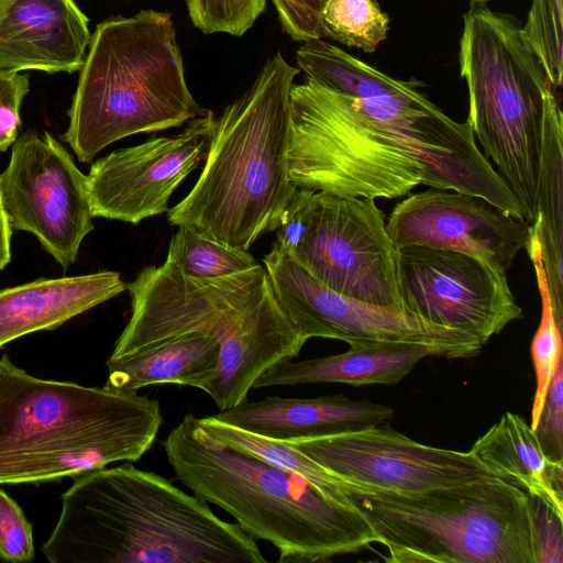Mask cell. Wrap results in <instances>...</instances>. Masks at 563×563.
Returning a JSON list of instances; mask_svg holds the SVG:
<instances>
[{"mask_svg": "<svg viewBox=\"0 0 563 563\" xmlns=\"http://www.w3.org/2000/svg\"><path fill=\"white\" fill-rule=\"evenodd\" d=\"M351 499L387 563H536L529 494L499 478Z\"/></svg>", "mask_w": 563, "mask_h": 563, "instance_id": "cell-8", "label": "cell"}, {"mask_svg": "<svg viewBox=\"0 0 563 563\" xmlns=\"http://www.w3.org/2000/svg\"><path fill=\"white\" fill-rule=\"evenodd\" d=\"M521 33L552 86L563 81V0H532Z\"/></svg>", "mask_w": 563, "mask_h": 563, "instance_id": "cell-29", "label": "cell"}, {"mask_svg": "<svg viewBox=\"0 0 563 563\" xmlns=\"http://www.w3.org/2000/svg\"><path fill=\"white\" fill-rule=\"evenodd\" d=\"M402 308L466 332L484 346L523 312L506 272L478 257L445 249L404 246L396 252Z\"/></svg>", "mask_w": 563, "mask_h": 563, "instance_id": "cell-13", "label": "cell"}, {"mask_svg": "<svg viewBox=\"0 0 563 563\" xmlns=\"http://www.w3.org/2000/svg\"><path fill=\"white\" fill-rule=\"evenodd\" d=\"M470 452L494 476L544 499L563 516V463L543 453L521 416L505 412Z\"/></svg>", "mask_w": 563, "mask_h": 563, "instance_id": "cell-21", "label": "cell"}, {"mask_svg": "<svg viewBox=\"0 0 563 563\" xmlns=\"http://www.w3.org/2000/svg\"><path fill=\"white\" fill-rule=\"evenodd\" d=\"M374 200L297 187L272 229L274 244L335 292L375 306L402 308L397 249Z\"/></svg>", "mask_w": 563, "mask_h": 563, "instance_id": "cell-10", "label": "cell"}, {"mask_svg": "<svg viewBox=\"0 0 563 563\" xmlns=\"http://www.w3.org/2000/svg\"><path fill=\"white\" fill-rule=\"evenodd\" d=\"M263 263L279 305L307 340L423 343L449 360L473 357L483 349L466 332L430 322L402 308L366 303L322 286L275 244Z\"/></svg>", "mask_w": 563, "mask_h": 563, "instance_id": "cell-11", "label": "cell"}, {"mask_svg": "<svg viewBox=\"0 0 563 563\" xmlns=\"http://www.w3.org/2000/svg\"><path fill=\"white\" fill-rule=\"evenodd\" d=\"M11 234L12 228L9 223L0 195V271L11 261Z\"/></svg>", "mask_w": 563, "mask_h": 563, "instance_id": "cell-36", "label": "cell"}, {"mask_svg": "<svg viewBox=\"0 0 563 563\" xmlns=\"http://www.w3.org/2000/svg\"><path fill=\"white\" fill-rule=\"evenodd\" d=\"M29 89L26 75L0 71V152H5L19 137L20 108Z\"/></svg>", "mask_w": 563, "mask_h": 563, "instance_id": "cell-34", "label": "cell"}, {"mask_svg": "<svg viewBox=\"0 0 563 563\" xmlns=\"http://www.w3.org/2000/svg\"><path fill=\"white\" fill-rule=\"evenodd\" d=\"M286 443L357 487L356 492L412 495L496 477L470 451L419 443L388 423Z\"/></svg>", "mask_w": 563, "mask_h": 563, "instance_id": "cell-14", "label": "cell"}, {"mask_svg": "<svg viewBox=\"0 0 563 563\" xmlns=\"http://www.w3.org/2000/svg\"><path fill=\"white\" fill-rule=\"evenodd\" d=\"M162 445L176 478L252 539L273 544L278 562H327L375 542L356 508L328 501L298 475L220 441L191 412Z\"/></svg>", "mask_w": 563, "mask_h": 563, "instance_id": "cell-5", "label": "cell"}, {"mask_svg": "<svg viewBox=\"0 0 563 563\" xmlns=\"http://www.w3.org/2000/svg\"><path fill=\"white\" fill-rule=\"evenodd\" d=\"M299 71L277 52L242 97L216 117L203 169L168 210L170 224L244 251L272 232L297 189L287 154L289 92Z\"/></svg>", "mask_w": 563, "mask_h": 563, "instance_id": "cell-6", "label": "cell"}, {"mask_svg": "<svg viewBox=\"0 0 563 563\" xmlns=\"http://www.w3.org/2000/svg\"><path fill=\"white\" fill-rule=\"evenodd\" d=\"M88 24L74 0H0V71L79 70Z\"/></svg>", "mask_w": 563, "mask_h": 563, "instance_id": "cell-17", "label": "cell"}, {"mask_svg": "<svg viewBox=\"0 0 563 563\" xmlns=\"http://www.w3.org/2000/svg\"><path fill=\"white\" fill-rule=\"evenodd\" d=\"M526 251L533 264L541 297V320L531 342V358L536 373V391L531 408L530 427L538 422L545 395L558 364L562 360V329L555 317L543 269L541 250L536 234L529 233Z\"/></svg>", "mask_w": 563, "mask_h": 563, "instance_id": "cell-27", "label": "cell"}, {"mask_svg": "<svg viewBox=\"0 0 563 563\" xmlns=\"http://www.w3.org/2000/svg\"><path fill=\"white\" fill-rule=\"evenodd\" d=\"M529 498L532 511L536 563H562L563 516H560L544 499L533 495H529Z\"/></svg>", "mask_w": 563, "mask_h": 563, "instance_id": "cell-33", "label": "cell"}, {"mask_svg": "<svg viewBox=\"0 0 563 563\" xmlns=\"http://www.w3.org/2000/svg\"><path fill=\"white\" fill-rule=\"evenodd\" d=\"M199 422L207 432L220 441L298 475L328 501L355 508L351 495L360 489L297 448L238 429L212 416L199 418Z\"/></svg>", "mask_w": 563, "mask_h": 563, "instance_id": "cell-25", "label": "cell"}, {"mask_svg": "<svg viewBox=\"0 0 563 563\" xmlns=\"http://www.w3.org/2000/svg\"><path fill=\"white\" fill-rule=\"evenodd\" d=\"M34 555L32 525L19 504L0 488V560L31 562Z\"/></svg>", "mask_w": 563, "mask_h": 563, "instance_id": "cell-31", "label": "cell"}, {"mask_svg": "<svg viewBox=\"0 0 563 563\" xmlns=\"http://www.w3.org/2000/svg\"><path fill=\"white\" fill-rule=\"evenodd\" d=\"M346 352L271 366L253 383L252 389L341 383L355 387L395 385L402 380L424 357L439 356L423 343L401 341H355Z\"/></svg>", "mask_w": 563, "mask_h": 563, "instance_id": "cell-19", "label": "cell"}, {"mask_svg": "<svg viewBox=\"0 0 563 563\" xmlns=\"http://www.w3.org/2000/svg\"><path fill=\"white\" fill-rule=\"evenodd\" d=\"M0 195L12 229L35 235L63 267L75 263L93 230L88 179L52 134L29 131L16 139Z\"/></svg>", "mask_w": 563, "mask_h": 563, "instance_id": "cell-12", "label": "cell"}, {"mask_svg": "<svg viewBox=\"0 0 563 563\" xmlns=\"http://www.w3.org/2000/svg\"><path fill=\"white\" fill-rule=\"evenodd\" d=\"M459 63L474 137L531 223L542 126L558 100L555 88L523 38L520 22L486 5H471L463 14Z\"/></svg>", "mask_w": 563, "mask_h": 563, "instance_id": "cell-9", "label": "cell"}, {"mask_svg": "<svg viewBox=\"0 0 563 563\" xmlns=\"http://www.w3.org/2000/svg\"><path fill=\"white\" fill-rule=\"evenodd\" d=\"M51 563H264L256 541L169 479L124 464L76 476L42 545Z\"/></svg>", "mask_w": 563, "mask_h": 563, "instance_id": "cell-2", "label": "cell"}, {"mask_svg": "<svg viewBox=\"0 0 563 563\" xmlns=\"http://www.w3.org/2000/svg\"><path fill=\"white\" fill-rule=\"evenodd\" d=\"M214 121L207 110L175 136L115 150L92 163L87 175L92 217L139 224L167 212L175 189L206 158Z\"/></svg>", "mask_w": 563, "mask_h": 563, "instance_id": "cell-15", "label": "cell"}, {"mask_svg": "<svg viewBox=\"0 0 563 563\" xmlns=\"http://www.w3.org/2000/svg\"><path fill=\"white\" fill-rule=\"evenodd\" d=\"M396 249L428 246L462 252L507 272L526 247L529 222L484 199L431 188L398 202L386 223Z\"/></svg>", "mask_w": 563, "mask_h": 563, "instance_id": "cell-16", "label": "cell"}, {"mask_svg": "<svg viewBox=\"0 0 563 563\" xmlns=\"http://www.w3.org/2000/svg\"><path fill=\"white\" fill-rule=\"evenodd\" d=\"M126 289L112 271L40 278L0 290V347L41 330H53L69 319Z\"/></svg>", "mask_w": 563, "mask_h": 563, "instance_id": "cell-20", "label": "cell"}, {"mask_svg": "<svg viewBox=\"0 0 563 563\" xmlns=\"http://www.w3.org/2000/svg\"><path fill=\"white\" fill-rule=\"evenodd\" d=\"M489 0H468L471 5H485Z\"/></svg>", "mask_w": 563, "mask_h": 563, "instance_id": "cell-37", "label": "cell"}, {"mask_svg": "<svg viewBox=\"0 0 563 563\" xmlns=\"http://www.w3.org/2000/svg\"><path fill=\"white\" fill-rule=\"evenodd\" d=\"M325 2V1H324Z\"/></svg>", "mask_w": 563, "mask_h": 563, "instance_id": "cell-38", "label": "cell"}, {"mask_svg": "<svg viewBox=\"0 0 563 563\" xmlns=\"http://www.w3.org/2000/svg\"><path fill=\"white\" fill-rule=\"evenodd\" d=\"M529 232L537 235L554 317L563 327V117L552 102L542 126L536 183V212Z\"/></svg>", "mask_w": 563, "mask_h": 563, "instance_id": "cell-23", "label": "cell"}, {"mask_svg": "<svg viewBox=\"0 0 563 563\" xmlns=\"http://www.w3.org/2000/svg\"><path fill=\"white\" fill-rule=\"evenodd\" d=\"M320 25L322 35L373 53L387 36L389 18L375 0H325Z\"/></svg>", "mask_w": 563, "mask_h": 563, "instance_id": "cell-28", "label": "cell"}, {"mask_svg": "<svg viewBox=\"0 0 563 563\" xmlns=\"http://www.w3.org/2000/svg\"><path fill=\"white\" fill-rule=\"evenodd\" d=\"M192 24L205 34L244 35L264 12L266 0H185Z\"/></svg>", "mask_w": 563, "mask_h": 563, "instance_id": "cell-30", "label": "cell"}, {"mask_svg": "<svg viewBox=\"0 0 563 563\" xmlns=\"http://www.w3.org/2000/svg\"><path fill=\"white\" fill-rule=\"evenodd\" d=\"M126 289L131 317L110 357L188 333L212 336L220 344V361L205 393L219 410L247 399L260 375L297 357L308 341L279 305L261 264L218 278H194L165 261L145 266Z\"/></svg>", "mask_w": 563, "mask_h": 563, "instance_id": "cell-3", "label": "cell"}, {"mask_svg": "<svg viewBox=\"0 0 563 563\" xmlns=\"http://www.w3.org/2000/svg\"><path fill=\"white\" fill-rule=\"evenodd\" d=\"M288 175L298 188L393 199L418 185L484 199L525 219L516 196L457 122L423 93L352 98L292 84Z\"/></svg>", "mask_w": 563, "mask_h": 563, "instance_id": "cell-1", "label": "cell"}, {"mask_svg": "<svg viewBox=\"0 0 563 563\" xmlns=\"http://www.w3.org/2000/svg\"><path fill=\"white\" fill-rule=\"evenodd\" d=\"M393 409L343 394L314 398L267 396L220 410L212 417L238 429L280 442L357 431L388 423Z\"/></svg>", "mask_w": 563, "mask_h": 563, "instance_id": "cell-18", "label": "cell"}, {"mask_svg": "<svg viewBox=\"0 0 563 563\" xmlns=\"http://www.w3.org/2000/svg\"><path fill=\"white\" fill-rule=\"evenodd\" d=\"M283 30L306 42L322 36L320 15L325 0H272Z\"/></svg>", "mask_w": 563, "mask_h": 563, "instance_id": "cell-35", "label": "cell"}, {"mask_svg": "<svg viewBox=\"0 0 563 563\" xmlns=\"http://www.w3.org/2000/svg\"><path fill=\"white\" fill-rule=\"evenodd\" d=\"M543 453L563 463V358L550 382L538 422L532 429Z\"/></svg>", "mask_w": 563, "mask_h": 563, "instance_id": "cell-32", "label": "cell"}, {"mask_svg": "<svg viewBox=\"0 0 563 563\" xmlns=\"http://www.w3.org/2000/svg\"><path fill=\"white\" fill-rule=\"evenodd\" d=\"M166 261L194 278H218L260 265L247 251L228 246L188 227H178Z\"/></svg>", "mask_w": 563, "mask_h": 563, "instance_id": "cell-26", "label": "cell"}, {"mask_svg": "<svg viewBox=\"0 0 563 563\" xmlns=\"http://www.w3.org/2000/svg\"><path fill=\"white\" fill-rule=\"evenodd\" d=\"M63 140L90 163L123 137L202 115L185 80L172 14L143 9L100 22L91 34Z\"/></svg>", "mask_w": 563, "mask_h": 563, "instance_id": "cell-7", "label": "cell"}, {"mask_svg": "<svg viewBox=\"0 0 563 563\" xmlns=\"http://www.w3.org/2000/svg\"><path fill=\"white\" fill-rule=\"evenodd\" d=\"M296 59L306 78L343 96L367 99L419 92L416 80L389 77L321 37L303 42Z\"/></svg>", "mask_w": 563, "mask_h": 563, "instance_id": "cell-24", "label": "cell"}, {"mask_svg": "<svg viewBox=\"0 0 563 563\" xmlns=\"http://www.w3.org/2000/svg\"><path fill=\"white\" fill-rule=\"evenodd\" d=\"M164 418L157 399L43 379L0 358V485L30 484L136 462Z\"/></svg>", "mask_w": 563, "mask_h": 563, "instance_id": "cell-4", "label": "cell"}, {"mask_svg": "<svg viewBox=\"0 0 563 563\" xmlns=\"http://www.w3.org/2000/svg\"><path fill=\"white\" fill-rule=\"evenodd\" d=\"M219 361L220 344L214 338L188 333L121 357H109L104 387L137 393L152 385L175 384L206 391Z\"/></svg>", "mask_w": 563, "mask_h": 563, "instance_id": "cell-22", "label": "cell"}]
</instances>
